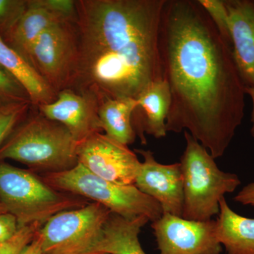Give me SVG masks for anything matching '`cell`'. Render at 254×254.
<instances>
[{
	"instance_id": "cell-1",
	"label": "cell",
	"mask_w": 254,
	"mask_h": 254,
	"mask_svg": "<svg viewBox=\"0 0 254 254\" xmlns=\"http://www.w3.org/2000/svg\"><path fill=\"white\" fill-rule=\"evenodd\" d=\"M159 51L171 94L167 131L185 130L220 158L245 117V87L231 47L197 0H166Z\"/></svg>"
},
{
	"instance_id": "cell-2",
	"label": "cell",
	"mask_w": 254,
	"mask_h": 254,
	"mask_svg": "<svg viewBox=\"0 0 254 254\" xmlns=\"http://www.w3.org/2000/svg\"><path fill=\"white\" fill-rule=\"evenodd\" d=\"M166 0H78L77 53L69 89L108 99H136L163 79L159 34Z\"/></svg>"
},
{
	"instance_id": "cell-3",
	"label": "cell",
	"mask_w": 254,
	"mask_h": 254,
	"mask_svg": "<svg viewBox=\"0 0 254 254\" xmlns=\"http://www.w3.org/2000/svg\"><path fill=\"white\" fill-rule=\"evenodd\" d=\"M77 146L66 127L39 112L11 133L0 148V160H15L46 173H60L77 165Z\"/></svg>"
},
{
	"instance_id": "cell-4",
	"label": "cell",
	"mask_w": 254,
	"mask_h": 254,
	"mask_svg": "<svg viewBox=\"0 0 254 254\" xmlns=\"http://www.w3.org/2000/svg\"><path fill=\"white\" fill-rule=\"evenodd\" d=\"M180 159L184 187L182 218L208 221L220 211V200L241 185L239 177L219 169L215 158L189 132Z\"/></svg>"
},
{
	"instance_id": "cell-5",
	"label": "cell",
	"mask_w": 254,
	"mask_h": 254,
	"mask_svg": "<svg viewBox=\"0 0 254 254\" xmlns=\"http://www.w3.org/2000/svg\"><path fill=\"white\" fill-rule=\"evenodd\" d=\"M0 202L20 227L45 224L56 214L88 203L86 198L55 190L32 172L1 162Z\"/></svg>"
},
{
	"instance_id": "cell-6",
	"label": "cell",
	"mask_w": 254,
	"mask_h": 254,
	"mask_svg": "<svg viewBox=\"0 0 254 254\" xmlns=\"http://www.w3.org/2000/svg\"><path fill=\"white\" fill-rule=\"evenodd\" d=\"M42 179L55 190L93 200L123 218L145 216L153 222L163 214L158 202L135 185L108 181L93 175L79 163L66 171L46 173Z\"/></svg>"
},
{
	"instance_id": "cell-7",
	"label": "cell",
	"mask_w": 254,
	"mask_h": 254,
	"mask_svg": "<svg viewBox=\"0 0 254 254\" xmlns=\"http://www.w3.org/2000/svg\"><path fill=\"white\" fill-rule=\"evenodd\" d=\"M110 213L103 205L91 202L56 214L40 230L43 254H99Z\"/></svg>"
},
{
	"instance_id": "cell-8",
	"label": "cell",
	"mask_w": 254,
	"mask_h": 254,
	"mask_svg": "<svg viewBox=\"0 0 254 254\" xmlns=\"http://www.w3.org/2000/svg\"><path fill=\"white\" fill-rule=\"evenodd\" d=\"M73 21H63L52 26L25 55V59L57 95L69 88L76 65L77 43Z\"/></svg>"
},
{
	"instance_id": "cell-9",
	"label": "cell",
	"mask_w": 254,
	"mask_h": 254,
	"mask_svg": "<svg viewBox=\"0 0 254 254\" xmlns=\"http://www.w3.org/2000/svg\"><path fill=\"white\" fill-rule=\"evenodd\" d=\"M78 163L100 178L122 185H134L141 162L135 152L96 133L78 143Z\"/></svg>"
},
{
	"instance_id": "cell-10",
	"label": "cell",
	"mask_w": 254,
	"mask_h": 254,
	"mask_svg": "<svg viewBox=\"0 0 254 254\" xmlns=\"http://www.w3.org/2000/svg\"><path fill=\"white\" fill-rule=\"evenodd\" d=\"M160 254H220L216 222L195 221L170 214L152 222Z\"/></svg>"
},
{
	"instance_id": "cell-11",
	"label": "cell",
	"mask_w": 254,
	"mask_h": 254,
	"mask_svg": "<svg viewBox=\"0 0 254 254\" xmlns=\"http://www.w3.org/2000/svg\"><path fill=\"white\" fill-rule=\"evenodd\" d=\"M143 161L135 186L161 206L163 214L182 217L184 206L183 177L180 163L163 165L155 160L150 150H135Z\"/></svg>"
},
{
	"instance_id": "cell-12",
	"label": "cell",
	"mask_w": 254,
	"mask_h": 254,
	"mask_svg": "<svg viewBox=\"0 0 254 254\" xmlns=\"http://www.w3.org/2000/svg\"><path fill=\"white\" fill-rule=\"evenodd\" d=\"M98 108L99 103L93 97L69 88L58 93L53 103L38 107L42 115L66 127L78 143L103 131Z\"/></svg>"
},
{
	"instance_id": "cell-13",
	"label": "cell",
	"mask_w": 254,
	"mask_h": 254,
	"mask_svg": "<svg viewBox=\"0 0 254 254\" xmlns=\"http://www.w3.org/2000/svg\"><path fill=\"white\" fill-rule=\"evenodd\" d=\"M234 63L245 88L254 86V1L225 0Z\"/></svg>"
},
{
	"instance_id": "cell-14",
	"label": "cell",
	"mask_w": 254,
	"mask_h": 254,
	"mask_svg": "<svg viewBox=\"0 0 254 254\" xmlns=\"http://www.w3.org/2000/svg\"><path fill=\"white\" fill-rule=\"evenodd\" d=\"M136 100L137 107L132 115V125L142 143H147L145 133L155 138L166 136V122L171 105V94L167 82L163 79L153 82Z\"/></svg>"
},
{
	"instance_id": "cell-15",
	"label": "cell",
	"mask_w": 254,
	"mask_h": 254,
	"mask_svg": "<svg viewBox=\"0 0 254 254\" xmlns=\"http://www.w3.org/2000/svg\"><path fill=\"white\" fill-rule=\"evenodd\" d=\"M0 66L23 86L32 105L49 104L57 98L56 93L24 58L0 36Z\"/></svg>"
},
{
	"instance_id": "cell-16",
	"label": "cell",
	"mask_w": 254,
	"mask_h": 254,
	"mask_svg": "<svg viewBox=\"0 0 254 254\" xmlns=\"http://www.w3.org/2000/svg\"><path fill=\"white\" fill-rule=\"evenodd\" d=\"M217 237L227 254H254V218H246L232 210L225 197L219 203Z\"/></svg>"
},
{
	"instance_id": "cell-17",
	"label": "cell",
	"mask_w": 254,
	"mask_h": 254,
	"mask_svg": "<svg viewBox=\"0 0 254 254\" xmlns=\"http://www.w3.org/2000/svg\"><path fill=\"white\" fill-rule=\"evenodd\" d=\"M149 221L145 216L125 218L110 213L98 247L99 254H146L142 249L138 235Z\"/></svg>"
},
{
	"instance_id": "cell-18",
	"label": "cell",
	"mask_w": 254,
	"mask_h": 254,
	"mask_svg": "<svg viewBox=\"0 0 254 254\" xmlns=\"http://www.w3.org/2000/svg\"><path fill=\"white\" fill-rule=\"evenodd\" d=\"M136 107V100L130 98L108 99L100 103L98 117L105 134L123 145L133 143L136 133L132 115Z\"/></svg>"
},
{
	"instance_id": "cell-19",
	"label": "cell",
	"mask_w": 254,
	"mask_h": 254,
	"mask_svg": "<svg viewBox=\"0 0 254 254\" xmlns=\"http://www.w3.org/2000/svg\"><path fill=\"white\" fill-rule=\"evenodd\" d=\"M65 21L68 20L36 6L28 0L27 9L7 37L9 46L25 58L30 47L45 31Z\"/></svg>"
},
{
	"instance_id": "cell-20",
	"label": "cell",
	"mask_w": 254,
	"mask_h": 254,
	"mask_svg": "<svg viewBox=\"0 0 254 254\" xmlns=\"http://www.w3.org/2000/svg\"><path fill=\"white\" fill-rule=\"evenodd\" d=\"M31 105V102H27L0 108V148L14 131L18 122L28 113Z\"/></svg>"
},
{
	"instance_id": "cell-21",
	"label": "cell",
	"mask_w": 254,
	"mask_h": 254,
	"mask_svg": "<svg viewBox=\"0 0 254 254\" xmlns=\"http://www.w3.org/2000/svg\"><path fill=\"white\" fill-rule=\"evenodd\" d=\"M211 19L222 38L231 47L229 16L225 0H197Z\"/></svg>"
},
{
	"instance_id": "cell-22",
	"label": "cell",
	"mask_w": 254,
	"mask_h": 254,
	"mask_svg": "<svg viewBox=\"0 0 254 254\" xmlns=\"http://www.w3.org/2000/svg\"><path fill=\"white\" fill-rule=\"evenodd\" d=\"M27 102L31 100L23 86L0 66V105L4 106Z\"/></svg>"
},
{
	"instance_id": "cell-23",
	"label": "cell",
	"mask_w": 254,
	"mask_h": 254,
	"mask_svg": "<svg viewBox=\"0 0 254 254\" xmlns=\"http://www.w3.org/2000/svg\"><path fill=\"white\" fill-rule=\"evenodd\" d=\"M44 224L34 223L19 227L14 236L0 243V254H21L34 240Z\"/></svg>"
},
{
	"instance_id": "cell-24",
	"label": "cell",
	"mask_w": 254,
	"mask_h": 254,
	"mask_svg": "<svg viewBox=\"0 0 254 254\" xmlns=\"http://www.w3.org/2000/svg\"><path fill=\"white\" fill-rule=\"evenodd\" d=\"M26 0H0V32L7 38L27 9Z\"/></svg>"
},
{
	"instance_id": "cell-25",
	"label": "cell",
	"mask_w": 254,
	"mask_h": 254,
	"mask_svg": "<svg viewBox=\"0 0 254 254\" xmlns=\"http://www.w3.org/2000/svg\"><path fill=\"white\" fill-rule=\"evenodd\" d=\"M32 4L48 10L60 17L74 21L76 16L75 0H30Z\"/></svg>"
},
{
	"instance_id": "cell-26",
	"label": "cell",
	"mask_w": 254,
	"mask_h": 254,
	"mask_svg": "<svg viewBox=\"0 0 254 254\" xmlns=\"http://www.w3.org/2000/svg\"><path fill=\"white\" fill-rule=\"evenodd\" d=\"M19 227L17 220L11 214H0V243L14 236Z\"/></svg>"
},
{
	"instance_id": "cell-27",
	"label": "cell",
	"mask_w": 254,
	"mask_h": 254,
	"mask_svg": "<svg viewBox=\"0 0 254 254\" xmlns=\"http://www.w3.org/2000/svg\"><path fill=\"white\" fill-rule=\"evenodd\" d=\"M235 200L241 204L254 207V182L244 187L235 197Z\"/></svg>"
},
{
	"instance_id": "cell-28",
	"label": "cell",
	"mask_w": 254,
	"mask_h": 254,
	"mask_svg": "<svg viewBox=\"0 0 254 254\" xmlns=\"http://www.w3.org/2000/svg\"><path fill=\"white\" fill-rule=\"evenodd\" d=\"M39 231L36 234L33 242L26 247V250L23 251L21 254H43V250H42L43 239Z\"/></svg>"
},
{
	"instance_id": "cell-29",
	"label": "cell",
	"mask_w": 254,
	"mask_h": 254,
	"mask_svg": "<svg viewBox=\"0 0 254 254\" xmlns=\"http://www.w3.org/2000/svg\"><path fill=\"white\" fill-rule=\"evenodd\" d=\"M246 95L250 97L252 101V112L251 123H252V128H251V134L254 138V86L252 88H245Z\"/></svg>"
},
{
	"instance_id": "cell-30",
	"label": "cell",
	"mask_w": 254,
	"mask_h": 254,
	"mask_svg": "<svg viewBox=\"0 0 254 254\" xmlns=\"http://www.w3.org/2000/svg\"><path fill=\"white\" fill-rule=\"evenodd\" d=\"M7 213L6 209H5L4 205L1 204V202H0V214Z\"/></svg>"
},
{
	"instance_id": "cell-31",
	"label": "cell",
	"mask_w": 254,
	"mask_h": 254,
	"mask_svg": "<svg viewBox=\"0 0 254 254\" xmlns=\"http://www.w3.org/2000/svg\"><path fill=\"white\" fill-rule=\"evenodd\" d=\"M5 106V105H4ZM1 107H3L2 105H0V108H1Z\"/></svg>"
}]
</instances>
